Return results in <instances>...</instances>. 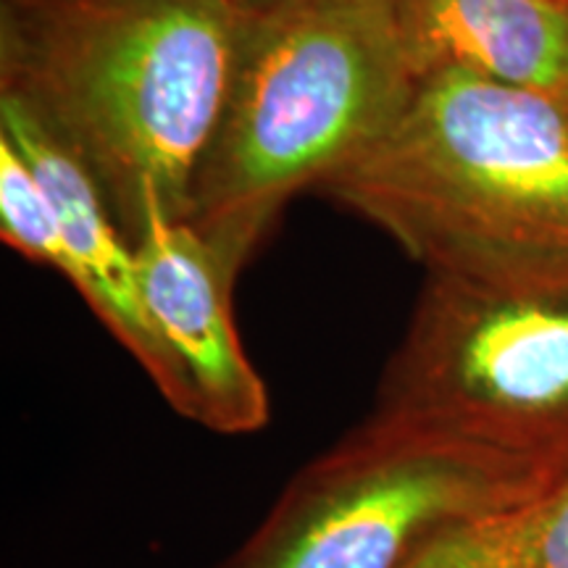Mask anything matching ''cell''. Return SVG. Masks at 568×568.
Instances as JSON below:
<instances>
[{
    "instance_id": "1",
    "label": "cell",
    "mask_w": 568,
    "mask_h": 568,
    "mask_svg": "<svg viewBox=\"0 0 568 568\" xmlns=\"http://www.w3.org/2000/svg\"><path fill=\"white\" fill-rule=\"evenodd\" d=\"M240 21L219 0H0V101L90 176L134 245L151 209L187 216Z\"/></svg>"
},
{
    "instance_id": "2",
    "label": "cell",
    "mask_w": 568,
    "mask_h": 568,
    "mask_svg": "<svg viewBox=\"0 0 568 568\" xmlns=\"http://www.w3.org/2000/svg\"><path fill=\"white\" fill-rule=\"evenodd\" d=\"M316 193L385 230L426 274L568 276V111L460 69L418 77L374 142Z\"/></svg>"
},
{
    "instance_id": "3",
    "label": "cell",
    "mask_w": 568,
    "mask_h": 568,
    "mask_svg": "<svg viewBox=\"0 0 568 568\" xmlns=\"http://www.w3.org/2000/svg\"><path fill=\"white\" fill-rule=\"evenodd\" d=\"M240 17L184 216L234 280L284 203L379 138L422 77L400 0H290Z\"/></svg>"
},
{
    "instance_id": "4",
    "label": "cell",
    "mask_w": 568,
    "mask_h": 568,
    "mask_svg": "<svg viewBox=\"0 0 568 568\" xmlns=\"http://www.w3.org/2000/svg\"><path fill=\"white\" fill-rule=\"evenodd\" d=\"M374 414L568 477V276L426 274Z\"/></svg>"
},
{
    "instance_id": "5",
    "label": "cell",
    "mask_w": 568,
    "mask_h": 568,
    "mask_svg": "<svg viewBox=\"0 0 568 568\" xmlns=\"http://www.w3.org/2000/svg\"><path fill=\"white\" fill-rule=\"evenodd\" d=\"M556 481L445 432L372 414L290 481L222 568H406L445 529Z\"/></svg>"
},
{
    "instance_id": "6",
    "label": "cell",
    "mask_w": 568,
    "mask_h": 568,
    "mask_svg": "<svg viewBox=\"0 0 568 568\" xmlns=\"http://www.w3.org/2000/svg\"><path fill=\"white\" fill-rule=\"evenodd\" d=\"M134 247L148 314L187 374L197 418L222 435H251L268 422V393L232 318L234 276L201 234L151 209Z\"/></svg>"
},
{
    "instance_id": "7",
    "label": "cell",
    "mask_w": 568,
    "mask_h": 568,
    "mask_svg": "<svg viewBox=\"0 0 568 568\" xmlns=\"http://www.w3.org/2000/svg\"><path fill=\"white\" fill-rule=\"evenodd\" d=\"M0 134L17 142L59 211L69 247L67 280L74 284L105 329L151 376L169 406L184 418H197V400L187 374L148 314L134 247L113 222L109 205L90 176L42 134L24 111L0 101Z\"/></svg>"
},
{
    "instance_id": "8",
    "label": "cell",
    "mask_w": 568,
    "mask_h": 568,
    "mask_svg": "<svg viewBox=\"0 0 568 568\" xmlns=\"http://www.w3.org/2000/svg\"><path fill=\"white\" fill-rule=\"evenodd\" d=\"M418 74L460 69L568 111V0H400Z\"/></svg>"
},
{
    "instance_id": "9",
    "label": "cell",
    "mask_w": 568,
    "mask_h": 568,
    "mask_svg": "<svg viewBox=\"0 0 568 568\" xmlns=\"http://www.w3.org/2000/svg\"><path fill=\"white\" fill-rule=\"evenodd\" d=\"M406 568H568V477L445 529Z\"/></svg>"
},
{
    "instance_id": "10",
    "label": "cell",
    "mask_w": 568,
    "mask_h": 568,
    "mask_svg": "<svg viewBox=\"0 0 568 568\" xmlns=\"http://www.w3.org/2000/svg\"><path fill=\"white\" fill-rule=\"evenodd\" d=\"M0 234L17 253L67 276L69 247L53 197L6 134H0Z\"/></svg>"
},
{
    "instance_id": "11",
    "label": "cell",
    "mask_w": 568,
    "mask_h": 568,
    "mask_svg": "<svg viewBox=\"0 0 568 568\" xmlns=\"http://www.w3.org/2000/svg\"><path fill=\"white\" fill-rule=\"evenodd\" d=\"M219 3L230 6V9L237 13H261V11L276 9V6L290 3V0H219Z\"/></svg>"
}]
</instances>
